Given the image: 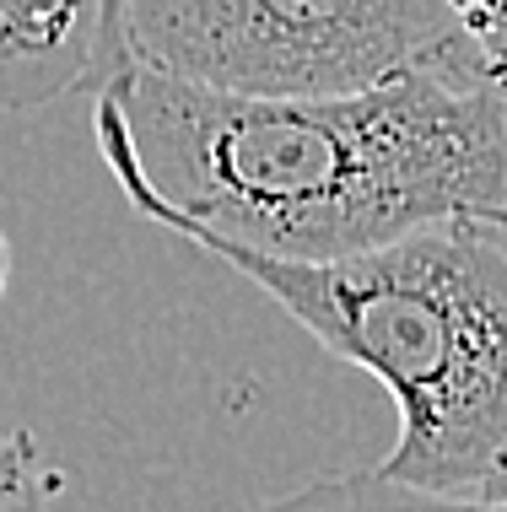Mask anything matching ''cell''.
Instances as JSON below:
<instances>
[{
    "label": "cell",
    "mask_w": 507,
    "mask_h": 512,
    "mask_svg": "<svg viewBox=\"0 0 507 512\" xmlns=\"http://www.w3.org/2000/svg\"><path fill=\"white\" fill-rule=\"evenodd\" d=\"M65 496V475L38 459L27 432H0V507H44Z\"/></svg>",
    "instance_id": "5b68a950"
},
{
    "label": "cell",
    "mask_w": 507,
    "mask_h": 512,
    "mask_svg": "<svg viewBox=\"0 0 507 512\" xmlns=\"http://www.w3.org/2000/svg\"><path fill=\"white\" fill-rule=\"evenodd\" d=\"M6 270H11V254H6V232H0V292H6Z\"/></svg>",
    "instance_id": "ba28073f"
},
{
    "label": "cell",
    "mask_w": 507,
    "mask_h": 512,
    "mask_svg": "<svg viewBox=\"0 0 507 512\" xmlns=\"http://www.w3.org/2000/svg\"><path fill=\"white\" fill-rule=\"evenodd\" d=\"M114 49V0H0V108L27 114L81 81Z\"/></svg>",
    "instance_id": "277c9868"
},
{
    "label": "cell",
    "mask_w": 507,
    "mask_h": 512,
    "mask_svg": "<svg viewBox=\"0 0 507 512\" xmlns=\"http://www.w3.org/2000/svg\"><path fill=\"white\" fill-rule=\"evenodd\" d=\"M114 49L232 92H356L470 54L448 0H114Z\"/></svg>",
    "instance_id": "3957f363"
},
{
    "label": "cell",
    "mask_w": 507,
    "mask_h": 512,
    "mask_svg": "<svg viewBox=\"0 0 507 512\" xmlns=\"http://www.w3.org/2000/svg\"><path fill=\"white\" fill-rule=\"evenodd\" d=\"M98 151L146 221L286 259H335L507 200V108L475 54L356 92H232L114 49Z\"/></svg>",
    "instance_id": "6da1fadb"
},
{
    "label": "cell",
    "mask_w": 507,
    "mask_h": 512,
    "mask_svg": "<svg viewBox=\"0 0 507 512\" xmlns=\"http://www.w3.org/2000/svg\"><path fill=\"white\" fill-rule=\"evenodd\" d=\"M254 281L340 362L373 372L400 437L378 496L475 502L507 453V243L491 216H443L335 259L184 238Z\"/></svg>",
    "instance_id": "7a4b0ae2"
},
{
    "label": "cell",
    "mask_w": 507,
    "mask_h": 512,
    "mask_svg": "<svg viewBox=\"0 0 507 512\" xmlns=\"http://www.w3.org/2000/svg\"><path fill=\"white\" fill-rule=\"evenodd\" d=\"M491 221H497V232H502V243H507V200L491 211ZM475 507H507V453H502V464L486 475V486L475 491Z\"/></svg>",
    "instance_id": "52a82bcc"
},
{
    "label": "cell",
    "mask_w": 507,
    "mask_h": 512,
    "mask_svg": "<svg viewBox=\"0 0 507 512\" xmlns=\"http://www.w3.org/2000/svg\"><path fill=\"white\" fill-rule=\"evenodd\" d=\"M448 6H454V22L475 65H481V76L507 108V0H448Z\"/></svg>",
    "instance_id": "8992f818"
}]
</instances>
